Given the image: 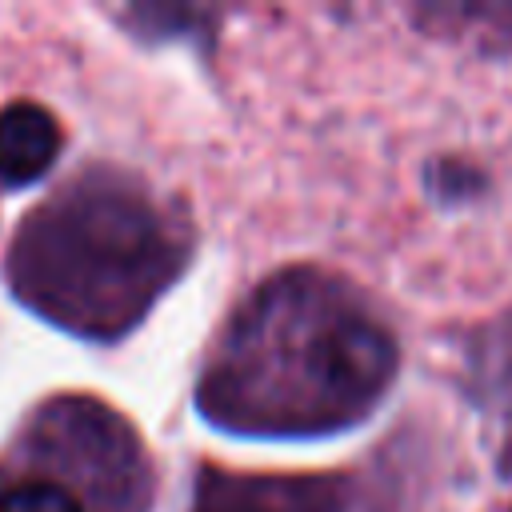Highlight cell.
Wrapping results in <instances>:
<instances>
[{
	"label": "cell",
	"mask_w": 512,
	"mask_h": 512,
	"mask_svg": "<svg viewBox=\"0 0 512 512\" xmlns=\"http://www.w3.org/2000/svg\"><path fill=\"white\" fill-rule=\"evenodd\" d=\"M396 372L392 336L312 276L268 284L204 380V408L236 428L316 432L376 404Z\"/></svg>",
	"instance_id": "cell-1"
},
{
	"label": "cell",
	"mask_w": 512,
	"mask_h": 512,
	"mask_svg": "<svg viewBox=\"0 0 512 512\" xmlns=\"http://www.w3.org/2000/svg\"><path fill=\"white\" fill-rule=\"evenodd\" d=\"M40 252H52V300L64 292V284L80 280V312L88 308V284H104L112 276V284H120V292L128 296L132 308L144 304V288H152V280L160 272L148 268H132L112 256H164V244L152 228V216L140 212L136 204L112 196V200H76L68 216L52 220V232H40Z\"/></svg>",
	"instance_id": "cell-2"
},
{
	"label": "cell",
	"mask_w": 512,
	"mask_h": 512,
	"mask_svg": "<svg viewBox=\"0 0 512 512\" xmlns=\"http://www.w3.org/2000/svg\"><path fill=\"white\" fill-rule=\"evenodd\" d=\"M60 152V124L48 108L20 100L0 112V184L24 188L40 180Z\"/></svg>",
	"instance_id": "cell-3"
},
{
	"label": "cell",
	"mask_w": 512,
	"mask_h": 512,
	"mask_svg": "<svg viewBox=\"0 0 512 512\" xmlns=\"http://www.w3.org/2000/svg\"><path fill=\"white\" fill-rule=\"evenodd\" d=\"M192 512H336V496L304 480H204Z\"/></svg>",
	"instance_id": "cell-4"
},
{
	"label": "cell",
	"mask_w": 512,
	"mask_h": 512,
	"mask_svg": "<svg viewBox=\"0 0 512 512\" xmlns=\"http://www.w3.org/2000/svg\"><path fill=\"white\" fill-rule=\"evenodd\" d=\"M0 512H84V504L56 480H12L0 488Z\"/></svg>",
	"instance_id": "cell-5"
},
{
	"label": "cell",
	"mask_w": 512,
	"mask_h": 512,
	"mask_svg": "<svg viewBox=\"0 0 512 512\" xmlns=\"http://www.w3.org/2000/svg\"><path fill=\"white\" fill-rule=\"evenodd\" d=\"M484 380L492 388V400L512 412V316L500 328H492V336H488V348H484Z\"/></svg>",
	"instance_id": "cell-6"
}]
</instances>
